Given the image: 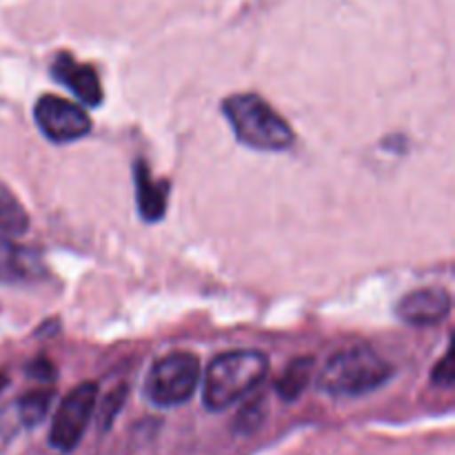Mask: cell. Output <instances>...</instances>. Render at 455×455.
Returning <instances> with one entry per match:
<instances>
[{
    "instance_id": "obj_12",
    "label": "cell",
    "mask_w": 455,
    "mask_h": 455,
    "mask_svg": "<svg viewBox=\"0 0 455 455\" xmlns=\"http://www.w3.org/2000/svg\"><path fill=\"white\" fill-rule=\"evenodd\" d=\"M29 227V216L18 203L16 196L0 182V234L20 235Z\"/></svg>"
},
{
    "instance_id": "obj_7",
    "label": "cell",
    "mask_w": 455,
    "mask_h": 455,
    "mask_svg": "<svg viewBox=\"0 0 455 455\" xmlns=\"http://www.w3.org/2000/svg\"><path fill=\"white\" fill-rule=\"evenodd\" d=\"M451 314V296L443 287H425L407 293L395 305V315L413 327H431Z\"/></svg>"
},
{
    "instance_id": "obj_2",
    "label": "cell",
    "mask_w": 455,
    "mask_h": 455,
    "mask_svg": "<svg viewBox=\"0 0 455 455\" xmlns=\"http://www.w3.org/2000/svg\"><path fill=\"white\" fill-rule=\"evenodd\" d=\"M222 114L229 120L240 145L256 151H284L296 133L287 120L256 93H235L222 100Z\"/></svg>"
},
{
    "instance_id": "obj_15",
    "label": "cell",
    "mask_w": 455,
    "mask_h": 455,
    "mask_svg": "<svg viewBox=\"0 0 455 455\" xmlns=\"http://www.w3.org/2000/svg\"><path fill=\"white\" fill-rule=\"evenodd\" d=\"M124 395H127V391H124V387H120V389L111 391V394L102 400L100 425L105 427V429H109L111 422H114V418L120 413V407H123V403H124Z\"/></svg>"
},
{
    "instance_id": "obj_16",
    "label": "cell",
    "mask_w": 455,
    "mask_h": 455,
    "mask_svg": "<svg viewBox=\"0 0 455 455\" xmlns=\"http://www.w3.org/2000/svg\"><path fill=\"white\" fill-rule=\"evenodd\" d=\"M431 380L434 385L443 387V389H451L453 382H455V367H453V351L449 349L444 354V358L435 364L434 373H431Z\"/></svg>"
},
{
    "instance_id": "obj_5",
    "label": "cell",
    "mask_w": 455,
    "mask_h": 455,
    "mask_svg": "<svg viewBox=\"0 0 455 455\" xmlns=\"http://www.w3.org/2000/svg\"><path fill=\"white\" fill-rule=\"evenodd\" d=\"M98 403V387L83 382L60 403L49 429V444L62 453L74 451L83 440Z\"/></svg>"
},
{
    "instance_id": "obj_11",
    "label": "cell",
    "mask_w": 455,
    "mask_h": 455,
    "mask_svg": "<svg viewBox=\"0 0 455 455\" xmlns=\"http://www.w3.org/2000/svg\"><path fill=\"white\" fill-rule=\"evenodd\" d=\"M315 371V360L311 355H302L296 358L293 363H289V367L284 369V373L280 376V380L275 382V391H278L280 398L284 403H293V400L300 398L307 391V387L314 380Z\"/></svg>"
},
{
    "instance_id": "obj_14",
    "label": "cell",
    "mask_w": 455,
    "mask_h": 455,
    "mask_svg": "<svg viewBox=\"0 0 455 455\" xmlns=\"http://www.w3.org/2000/svg\"><path fill=\"white\" fill-rule=\"evenodd\" d=\"M265 400H251L247 407L240 409L238 418H235V431H240V434H251V431H256L262 425V420H265Z\"/></svg>"
},
{
    "instance_id": "obj_18",
    "label": "cell",
    "mask_w": 455,
    "mask_h": 455,
    "mask_svg": "<svg viewBox=\"0 0 455 455\" xmlns=\"http://www.w3.org/2000/svg\"><path fill=\"white\" fill-rule=\"evenodd\" d=\"M4 385H7V378H4V376H0V391L4 389Z\"/></svg>"
},
{
    "instance_id": "obj_1",
    "label": "cell",
    "mask_w": 455,
    "mask_h": 455,
    "mask_svg": "<svg viewBox=\"0 0 455 455\" xmlns=\"http://www.w3.org/2000/svg\"><path fill=\"white\" fill-rule=\"evenodd\" d=\"M269 371L262 351H229L209 363L203 382V403L209 411H225L247 398Z\"/></svg>"
},
{
    "instance_id": "obj_6",
    "label": "cell",
    "mask_w": 455,
    "mask_h": 455,
    "mask_svg": "<svg viewBox=\"0 0 455 455\" xmlns=\"http://www.w3.org/2000/svg\"><path fill=\"white\" fill-rule=\"evenodd\" d=\"M34 118L40 132L52 142H74L92 132V118L83 107L52 93L36 102Z\"/></svg>"
},
{
    "instance_id": "obj_4",
    "label": "cell",
    "mask_w": 455,
    "mask_h": 455,
    "mask_svg": "<svg viewBox=\"0 0 455 455\" xmlns=\"http://www.w3.org/2000/svg\"><path fill=\"white\" fill-rule=\"evenodd\" d=\"M198 382L200 360L187 351H176L151 364L145 395L156 407H178L196 394Z\"/></svg>"
},
{
    "instance_id": "obj_3",
    "label": "cell",
    "mask_w": 455,
    "mask_h": 455,
    "mask_svg": "<svg viewBox=\"0 0 455 455\" xmlns=\"http://www.w3.org/2000/svg\"><path fill=\"white\" fill-rule=\"evenodd\" d=\"M394 367L371 347H351L333 355L318 376V389L333 398L371 394L391 380Z\"/></svg>"
},
{
    "instance_id": "obj_8",
    "label": "cell",
    "mask_w": 455,
    "mask_h": 455,
    "mask_svg": "<svg viewBox=\"0 0 455 455\" xmlns=\"http://www.w3.org/2000/svg\"><path fill=\"white\" fill-rule=\"evenodd\" d=\"M52 76L56 83L65 84L84 105L98 107L102 102L100 78L93 71V67L76 62L71 53H58L52 65Z\"/></svg>"
},
{
    "instance_id": "obj_9",
    "label": "cell",
    "mask_w": 455,
    "mask_h": 455,
    "mask_svg": "<svg viewBox=\"0 0 455 455\" xmlns=\"http://www.w3.org/2000/svg\"><path fill=\"white\" fill-rule=\"evenodd\" d=\"M44 267L38 251L0 238V284H22L43 278Z\"/></svg>"
},
{
    "instance_id": "obj_13",
    "label": "cell",
    "mask_w": 455,
    "mask_h": 455,
    "mask_svg": "<svg viewBox=\"0 0 455 455\" xmlns=\"http://www.w3.org/2000/svg\"><path fill=\"white\" fill-rule=\"evenodd\" d=\"M52 400H53V394L47 389H38L22 395L20 403H18V413H20L22 425L38 427L40 422L47 418L49 407H52Z\"/></svg>"
},
{
    "instance_id": "obj_10",
    "label": "cell",
    "mask_w": 455,
    "mask_h": 455,
    "mask_svg": "<svg viewBox=\"0 0 455 455\" xmlns=\"http://www.w3.org/2000/svg\"><path fill=\"white\" fill-rule=\"evenodd\" d=\"M133 182H136L138 212H140L142 220L147 222L163 220L164 212H167V198H169L167 182L154 180V176H151L145 160H138V163L133 164Z\"/></svg>"
},
{
    "instance_id": "obj_17",
    "label": "cell",
    "mask_w": 455,
    "mask_h": 455,
    "mask_svg": "<svg viewBox=\"0 0 455 455\" xmlns=\"http://www.w3.org/2000/svg\"><path fill=\"white\" fill-rule=\"evenodd\" d=\"M27 373L31 378H38V380H53L56 378V367L47 358H38L27 367Z\"/></svg>"
}]
</instances>
